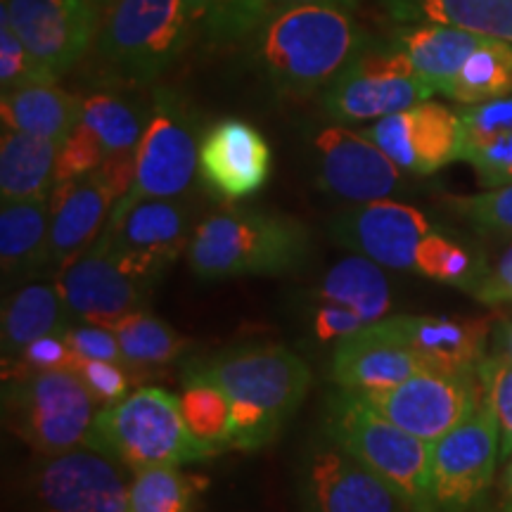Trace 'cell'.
<instances>
[{"label":"cell","instance_id":"cell-1","mask_svg":"<svg viewBox=\"0 0 512 512\" xmlns=\"http://www.w3.org/2000/svg\"><path fill=\"white\" fill-rule=\"evenodd\" d=\"M245 43L249 62L273 93L304 98L325 91L373 41L351 12L297 5L273 12Z\"/></svg>","mask_w":512,"mask_h":512},{"label":"cell","instance_id":"cell-2","mask_svg":"<svg viewBox=\"0 0 512 512\" xmlns=\"http://www.w3.org/2000/svg\"><path fill=\"white\" fill-rule=\"evenodd\" d=\"M228 394L233 406V451H259L278 437L311 387V370L285 347L226 351L192 363Z\"/></svg>","mask_w":512,"mask_h":512},{"label":"cell","instance_id":"cell-3","mask_svg":"<svg viewBox=\"0 0 512 512\" xmlns=\"http://www.w3.org/2000/svg\"><path fill=\"white\" fill-rule=\"evenodd\" d=\"M309 249V228L292 216L226 209L197 223L188 264L204 280L285 275L304 264Z\"/></svg>","mask_w":512,"mask_h":512},{"label":"cell","instance_id":"cell-4","mask_svg":"<svg viewBox=\"0 0 512 512\" xmlns=\"http://www.w3.org/2000/svg\"><path fill=\"white\" fill-rule=\"evenodd\" d=\"M83 446L105 453L131 472L214 458L185 425L178 396L159 387H140L124 401L102 406Z\"/></svg>","mask_w":512,"mask_h":512},{"label":"cell","instance_id":"cell-5","mask_svg":"<svg viewBox=\"0 0 512 512\" xmlns=\"http://www.w3.org/2000/svg\"><path fill=\"white\" fill-rule=\"evenodd\" d=\"M325 434L368 465L406 501L411 512H439L432 496V444L401 430L356 394L339 389L328 399Z\"/></svg>","mask_w":512,"mask_h":512},{"label":"cell","instance_id":"cell-6","mask_svg":"<svg viewBox=\"0 0 512 512\" xmlns=\"http://www.w3.org/2000/svg\"><path fill=\"white\" fill-rule=\"evenodd\" d=\"M102 12L95 57L128 86L157 83L195 34L185 0H112Z\"/></svg>","mask_w":512,"mask_h":512},{"label":"cell","instance_id":"cell-7","mask_svg":"<svg viewBox=\"0 0 512 512\" xmlns=\"http://www.w3.org/2000/svg\"><path fill=\"white\" fill-rule=\"evenodd\" d=\"M98 401L74 370H43L3 380L5 427L38 456L83 446Z\"/></svg>","mask_w":512,"mask_h":512},{"label":"cell","instance_id":"cell-8","mask_svg":"<svg viewBox=\"0 0 512 512\" xmlns=\"http://www.w3.org/2000/svg\"><path fill=\"white\" fill-rule=\"evenodd\" d=\"M200 119L181 95L157 86L152 112L136 147V176L112 216L126 214L145 200L188 197L200 176ZM110 216V219H112Z\"/></svg>","mask_w":512,"mask_h":512},{"label":"cell","instance_id":"cell-9","mask_svg":"<svg viewBox=\"0 0 512 512\" xmlns=\"http://www.w3.org/2000/svg\"><path fill=\"white\" fill-rule=\"evenodd\" d=\"M434 88L392 43L363 48L323 91V110L335 124L380 121L432 100Z\"/></svg>","mask_w":512,"mask_h":512},{"label":"cell","instance_id":"cell-10","mask_svg":"<svg viewBox=\"0 0 512 512\" xmlns=\"http://www.w3.org/2000/svg\"><path fill=\"white\" fill-rule=\"evenodd\" d=\"M136 152L105 159L100 169L50 192V247L46 273L55 278L62 268L86 254L105 230L114 207L131 190Z\"/></svg>","mask_w":512,"mask_h":512},{"label":"cell","instance_id":"cell-11","mask_svg":"<svg viewBox=\"0 0 512 512\" xmlns=\"http://www.w3.org/2000/svg\"><path fill=\"white\" fill-rule=\"evenodd\" d=\"M501 430L484 394L479 406L432 444L430 477L439 512H477L494 484Z\"/></svg>","mask_w":512,"mask_h":512},{"label":"cell","instance_id":"cell-12","mask_svg":"<svg viewBox=\"0 0 512 512\" xmlns=\"http://www.w3.org/2000/svg\"><path fill=\"white\" fill-rule=\"evenodd\" d=\"M313 176L318 188L351 204L392 200L403 190V169L384 155L366 131L335 124L309 138Z\"/></svg>","mask_w":512,"mask_h":512},{"label":"cell","instance_id":"cell-13","mask_svg":"<svg viewBox=\"0 0 512 512\" xmlns=\"http://www.w3.org/2000/svg\"><path fill=\"white\" fill-rule=\"evenodd\" d=\"M128 491L126 467L88 446L46 458L29 479L34 512H128Z\"/></svg>","mask_w":512,"mask_h":512},{"label":"cell","instance_id":"cell-14","mask_svg":"<svg viewBox=\"0 0 512 512\" xmlns=\"http://www.w3.org/2000/svg\"><path fill=\"white\" fill-rule=\"evenodd\" d=\"M356 396L401 430L434 444L475 411L482 384L477 373L451 375L425 368L392 389Z\"/></svg>","mask_w":512,"mask_h":512},{"label":"cell","instance_id":"cell-15","mask_svg":"<svg viewBox=\"0 0 512 512\" xmlns=\"http://www.w3.org/2000/svg\"><path fill=\"white\" fill-rule=\"evenodd\" d=\"M53 280L76 320L110 330L128 313L145 309L157 283V278L100 245L62 268Z\"/></svg>","mask_w":512,"mask_h":512},{"label":"cell","instance_id":"cell-16","mask_svg":"<svg viewBox=\"0 0 512 512\" xmlns=\"http://www.w3.org/2000/svg\"><path fill=\"white\" fill-rule=\"evenodd\" d=\"M0 10L55 79L86 57L100 29V8L93 0H3Z\"/></svg>","mask_w":512,"mask_h":512},{"label":"cell","instance_id":"cell-17","mask_svg":"<svg viewBox=\"0 0 512 512\" xmlns=\"http://www.w3.org/2000/svg\"><path fill=\"white\" fill-rule=\"evenodd\" d=\"M192 233V207L185 197L145 200L126 214L112 216L95 245L159 278L181 252H188Z\"/></svg>","mask_w":512,"mask_h":512},{"label":"cell","instance_id":"cell-18","mask_svg":"<svg viewBox=\"0 0 512 512\" xmlns=\"http://www.w3.org/2000/svg\"><path fill=\"white\" fill-rule=\"evenodd\" d=\"M299 498L306 512H411L382 477L332 441L304 458Z\"/></svg>","mask_w":512,"mask_h":512},{"label":"cell","instance_id":"cell-19","mask_svg":"<svg viewBox=\"0 0 512 512\" xmlns=\"http://www.w3.org/2000/svg\"><path fill=\"white\" fill-rule=\"evenodd\" d=\"M437 226L418 207L396 200L351 204L330 221V238L392 271H413L415 252Z\"/></svg>","mask_w":512,"mask_h":512},{"label":"cell","instance_id":"cell-20","mask_svg":"<svg viewBox=\"0 0 512 512\" xmlns=\"http://www.w3.org/2000/svg\"><path fill=\"white\" fill-rule=\"evenodd\" d=\"M366 133L384 155L413 176H432L460 159V114L437 100L418 102L392 117L373 121Z\"/></svg>","mask_w":512,"mask_h":512},{"label":"cell","instance_id":"cell-21","mask_svg":"<svg viewBox=\"0 0 512 512\" xmlns=\"http://www.w3.org/2000/svg\"><path fill=\"white\" fill-rule=\"evenodd\" d=\"M271 169V145L249 121L228 117L202 133L200 178L219 200L240 202L256 195Z\"/></svg>","mask_w":512,"mask_h":512},{"label":"cell","instance_id":"cell-22","mask_svg":"<svg viewBox=\"0 0 512 512\" xmlns=\"http://www.w3.org/2000/svg\"><path fill=\"white\" fill-rule=\"evenodd\" d=\"M420 370H425V366L394 335L384 318L335 342L330 361L332 382L337 389L351 394L392 389Z\"/></svg>","mask_w":512,"mask_h":512},{"label":"cell","instance_id":"cell-23","mask_svg":"<svg viewBox=\"0 0 512 512\" xmlns=\"http://www.w3.org/2000/svg\"><path fill=\"white\" fill-rule=\"evenodd\" d=\"M384 323L418 356L427 370L451 375H475L486 358L489 316H387Z\"/></svg>","mask_w":512,"mask_h":512},{"label":"cell","instance_id":"cell-24","mask_svg":"<svg viewBox=\"0 0 512 512\" xmlns=\"http://www.w3.org/2000/svg\"><path fill=\"white\" fill-rule=\"evenodd\" d=\"M484 38V34L456 27V24L408 22L394 24L389 43L413 62L422 79L434 88V93L444 95L448 83L456 79L460 67Z\"/></svg>","mask_w":512,"mask_h":512},{"label":"cell","instance_id":"cell-25","mask_svg":"<svg viewBox=\"0 0 512 512\" xmlns=\"http://www.w3.org/2000/svg\"><path fill=\"white\" fill-rule=\"evenodd\" d=\"M460 162L475 169L484 188L512 183V93L460 107Z\"/></svg>","mask_w":512,"mask_h":512},{"label":"cell","instance_id":"cell-26","mask_svg":"<svg viewBox=\"0 0 512 512\" xmlns=\"http://www.w3.org/2000/svg\"><path fill=\"white\" fill-rule=\"evenodd\" d=\"M83 114V98L67 93L57 83H29L3 93L0 119L8 131H22L64 143Z\"/></svg>","mask_w":512,"mask_h":512},{"label":"cell","instance_id":"cell-27","mask_svg":"<svg viewBox=\"0 0 512 512\" xmlns=\"http://www.w3.org/2000/svg\"><path fill=\"white\" fill-rule=\"evenodd\" d=\"M50 247V197L3 202L0 266L5 278L46 273Z\"/></svg>","mask_w":512,"mask_h":512},{"label":"cell","instance_id":"cell-28","mask_svg":"<svg viewBox=\"0 0 512 512\" xmlns=\"http://www.w3.org/2000/svg\"><path fill=\"white\" fill-rule=\"evenodd\" d=\"M62 143L5 128L0 138V197L3 202L50 197Z\"/></svg>","mask_w":512,"mask_h":512},{"label":"cell","instance_id":"cell-29","mask_svg":"<svg viewBox=\"0 0 512 512\" xmlns=\"http://www.w3.org/2000/svg\"><path fill=\"white\" fill-rule=\"evenodd\" d=\"M313 297L320 304H337L358 313L368 325L387 318L392 311V285L384 266L361 254H351L330 266Z\"/></svg>","mask_w":512,"mask_h":512},{"label":"cell","instance_id":"cell-30","mask_svg":"<svg viewBox=\"0 0 512 512\" xmlns=\"http://www.w3.org/2000/svg\"><path fill=\"white\" fill-rule=\"evenodd\" d=\"M72 316L64 304L55 280L50 283H27L10 294L3 306V330H0V344H3V361L15 358L24 347L36 339L62 332Z\"/></svg>","mask_w":512,"mask_h":512},{"label":"cell","instance_id":"cell-31","mask_svg":"<svg viewBox=\"0 0 512 512\" xmlns=\"http://www.w3.org/2000/svg\"><path fill=\"white\" fill-rule=\"evenodd\" d=\"M394 24L441 22L512 43V0H377Z\"/></svg>","mask_w":512,"mask_h":512},{"label":"cell","instance_id":"cell-32","mask_svg":"<svg viewBox=\"0 0 512 512\" xmlns=\"http://www.w3.org/2000/svg\"><path fill=\"white\" fill-rule=\"evenodd\" d=\"M178 401L192 437L207 446L214 456L233 451V406L219 384L200 370L185 366Z\"/></svg>","mask_w":512,"mask_h":512},{"label":"cell","instance_id":"cell-33","mask_svg":"<svg viewBox=\"0 0 512 512\" xmlns=\"http://www.w3.org/2000/svg\"><path fill=\"white\" fill-rule=\"evenodd\" d=\"M152 112L143 102L124 93L100 91L83 98V114L79 124L93 133L105 147L107 157L124 155V152H136L143 138L147 119Z\"/></svg>","mask_w":512,"mask_h":512},{"label":"cell","instance_id":"cell-34","mask_svg":"<svg viewBox=\"0 0 512 512\" xmlns=\"http://www.w3.org/2000/svg\"><path fill=\"white\" fill-rule=\"evenodd\" d=\"M512 93V43L486 36L475 53L467 57L456 79L448 83L444 98L460 107L505 98Z\"/></svg>","mask_w":512,"mask_h":512},{"label":"cell","instance_id":"cell-35","mask_svg":"<svg viewBox=\"0 0 512 512\" xmlns=\"http://www.w3.org/2000/svg\"><path fill=\"white\" fill-rule=\"evenodd\" d=\"M128 370H155L174 363L188 349V339L147 309L128 313L114 325Z\"/></svg>","mask_w":512,"mask_h":512},{"label":"cell","instance_id":"cell-36","mask_svg":"<svg viewBox=\"0 0 512 512\" xmlns=\"http://www.w3.org/2000/svg\"><path fill=\"white\" fill-rule=\"evenodd\" d=\"M192 29L214 46L249 41L268 17L271 0H185Z\"/></svg>","mask_w":512,"mask_h":512},{"label":"cell","instance_id":"cell-37","mask_svg":"<svg viewBox=\"0 0 512 512\" xmlns=\"http://www.w3.org/2000/svg\"><path fill=\"white\" fill-rule=\"evenodd\" d=\"M207 477L183 472L176 465L133 472L128 512H195Z\"/></svg>","mask_w":512,"mask_h":512},{"label":"cell","instance_id":"cell-38","mask_svg":"<svg viewBox=\"0 0 512 512\" xmlns=\"http://www.w3.org/2000/svg\"><path fill=\"white\" fill-rule=\"evenodd\" d=\"M482 268L484 261L475 259L470 249L448 238L446 233H441L437 228L430 235H425L418 245L413 273L467 292L479 278Z\"/></svg>","mask_w":512,"mask_h":512},{"label":"cell","instance_id":"cell-39","mask_svg":"<svg viewBox=\"0 0 512 512\" xmlns=\"http://www.w3.org/2000/svg\"><path fill=\"white\" fill-rule=\"evenodd\" d=\"M448 207L460 219L475 226L482 233L512 235V183L486 188L477 195L448 197Z\"/></svg>","mask_w":512,"mask_h":512},{"label":"cell","instance_id":"cell-40","mask_svg":"<svg viewBox=\"0 0 512 512\" xmlns=\"http://www.w3.org/2000/svg\"><path fill=\"white\" fill-rule=\"evenodd\" d=\"M29 83H57V79L29 53L8 15L0 10V91L8 93Z\"/></svg>","mask_w":512,"mask_h":512},{"label":"cell","instance_id":"cell-41","mask_svg":"<svg viewBox=\"0 0 512 512\" xmlns=\"http://www.w3.org/2000/svg\"><path fill=\"white\" fill-rule=\"evenodd\" d=\"M477 377L501 430V458L508 460L512 456V358L501 354L486 356L479 363Z\"/></svg>","mask_w":512,"mask_h":512},{"label":"cell","instance_id":"cell-42","mask_svg":"<svg viewBox=\"0 0 512 512\" xmlns=\"http://www.w3.org/2000/svg\"><path fill=\"white\" fill-rule=\"evenodd\" d=\"M74 361L76 354L62 332H53L31 342L10 361H3V380L27 373H43V370H72Z\"/></svg>","mask_w":512,"mask_h":512},{"label":"cell","instance_id":"cell-43","mask_svg":"<svg viewBox=\"0 0 512 512\" xmlns=\"http://www.w3.org/2000/svg\"><path fill=\"white\" fill-rule=\"evenodd\" d=\"M105 159L110 157H107L100 140L95 138L88 128H83L79 124L72 131V136L64 140L60 147V155H57L55 166V185L93 174L95 169H100V166L105 164Z\"/></svg>","mask_w":512,"mask_h":512},{"label":"cell","instance_id":"cell-44","mask_svg":"<svg viewBox=\"0 0 512 512\" xmlns=\"http://www.w3.org/2000/svg\"><path fill=\"white\" fill-rule=\"evenodd\" d=\"M72 370L81 377L88 392L95 396V401L102 406L124 401L131 394L133 377L128 373L124 363L114 361H93V358H76Z\"/></svg>","mask_w":512,"mask_h":512},{"label":"cell","instance_id":"cell-45","mask_svg":"<svg viewBox=\"0 0 512 512\" xmlns=\"http://www.w3.org/2000/svg\"><path fill=\"white\" fill-rule=\"evenodd\" d=\"M64 339L76 354V358H93V361H114L124 363V354H121L119 339L110 328H100V325L91 323H72L62 330ZM126 366V363H124Z\"/></svg>","mask_w":512,"mask_h":512},{"label":"cell","instance_id":"cell-46","mask_svg":"<svg viewBox=\"0 0 512 512\" xmlns=\"http://www.w3.org/2000/svg\"><path fill=\"white\" fill-rule=\"evenodd\" d=\"M467 294L484 306L512 304V242L498 254L494 264H484Z\"/></svg>","mask_w":512,"mask_h":512},{"label":"cell","instance_id":"cell-47","mask_svg":"<svg viewBox=\"0 0 512 512\" xmlns=\"http://www.w3.org/2000/svg\"><path fill=\"white\" fill-rule=\"evenodd\" d=\"M366 320L358 313L344 309L337 304H320L313 311V332L323 342H339V339L356 335L358 330L366 328Z\"/></svg>","mask_w":512,"mask_h":512},{"label":"cell","instance_id":"cell-48","mask_svg":"<svg viewBox=\"0 0 512 512\" xmlns=\"http://www.w3.org/2000/svg\"><path fill=\"white\" fill-rule=\"evenodd\" d=\"M361 3L363 0H271L273 12L285 10V8H297V5H325V8H337V10L351 12V15H354V10Z\"/></svg>","mask_w":512,"mask_h":512},{"label":"cell","instance_id":"cell-49","mask_svg":"<svg viewBox=\"0 0 512 512\" xmlns=\"http://www.w3.org/2000/svg\"><path fill=\"white\" fill-rule=\"evenodd\" d=\"M494 354L512 358V320H503L494 330Z\"/></svg>","mask_w":512,"mask_h":512},{"label":"cell","instance_id":"cell-50","mask_svg":"<svg viewBox=\"0 0 512 512\" xmlns=\"http://www.w3.org/2000/svg\"><path fill=\"white\" fill-rule=\"evenodd\" d=\"M503 491L505 496H508V503H512V456L508 458V463H505V470H503Z\"/></svg>","mask_w":512,"mask_h":512},{"label":"cell","instance_id":"cell-51","mask_svg":"<svg viewBox=\"0 0 512 512\" xmlns=\"http://www.w3.org/2000/svg\"><path fill=\"white\" fill-rule=\"evenodd\" d=\"M93 3H95V5H98V8H100V10H105V8H107V5H110V3H112V0H93Z\"/></svg>","mask_w":512,"mask_h":512},{"label":"cell","instance_id":"cell-52","mask_svg":"<svg viewBox=\"0 0 512 512\" xmlns=\"http://www.w3.org/2000/svg\"><path fill=\"white\" fill-rule=\"evenodd\" d=\"M501 512H512V503H508V505H505V508H503Z\"/></svg>","mask_w":512,"mask_h":512}]
</instances>
